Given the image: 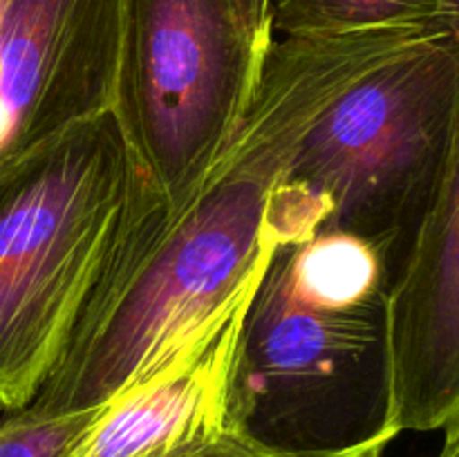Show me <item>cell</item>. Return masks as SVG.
Masks as SVG:
<instances>
[{"instance_id":"6da1fadb","label":"cell","mask_w":459,"mask_h":457,"mask_svg":"<svg viewBox=\"0 0 459 457\" xmlns=\"http://www.w3.org/2000/svg\"><path fill=\"white\" fill-rule=\"evenodd\" d=\"M424 34L273 39L247 115L191 200L173 211L142 175L70 348L31 401L49 410L108 406L251 294L287 242L273 195L309 125L354 81Z\"/></svg>"},{"instance_id":"7a4b0ae2","label":"cell","mask_w":459,"mask_h":457,"mask_svg":"<svg viewBox=\"0 0 459 457\" xmlns=\"http://www.w3.org/2000/svg\"><path fill=\"white\" fill-rule=\"evenodd\" d=\"M388 287L348 233L278 245L247 309L227 426L296 457L388 448Z\"/></svg>"},{"instance_id":"3957f363","label":"cell","mask_w":459,"mask_h":457,"mask_svg":"<svg viewBox=\"0 0 459 457\" xmlns=\"http://www.w3.org/2000/svg\"><path fill=\"white\" fill-rule=\"evenodd\" d=\"M143 170L115 112L0 161V401L27 406L70 348Z\"/></svg>"},{"instance_id":"277c9868","label":"cell","mask_w":459,"mask_h":457,"mask_svg":"<svg viewBox=\"0 0 459 457\" xmlns=\"http://www.w3.org/2000/svg\"><path fill=\"white\" fill-rule=\"evenodd\" d=\"M457 90L459 49L446 31L411 40L354 81L309 125L278 184L291 236L359 237L393 282L437 184Z\"/></svg>"},{"instance_id":"5b68a950","label":"cell","mask_w":459,"mask_h":457,"mask_svg":"<svg viewBox=\"0 0 459 457\" xmlns=\"http://www.w3.org/2000/svg\"><path fill=\"white\" fill-rule=\"evenodd\" d=\"M269 45L236 0H126L112 112L173 211L236 134Z\"/></svg>"},{"instance_id":"8992f818","label":"cell","mask_w":459,"mask_h":457,"mask_svg":"<svg viewBox=\"0 0 459 457\" xmlns=\"http://www.w3.org/2000/svg\"><path fill=\"white\" fill-rule=\"evenodd\" d=\"M390 428H459V90L446 157L388 289Z\"/></svg>"},{"instance_id":"52a82bcc","label":"cell","mask_w":459,"mask_h":457,"mask_svg":"<svg viewBox=\"0 0 459 457\" xmlns=\"http://www.w3.org/2000/svg\"><path fill=\"white\" fill-rule=\"evenodd\" d=\"M126 0H3L0 161L112 110Z\"/></svg>"},{"instance_id":"ba28073f","label":"cell","mask_w":459,"mask_h":457,"mask_svg":"<svg viewBox=\"0 0 459 457\" xmlns=\"http://www.w3.org/2000/svg\"><path fill=\"white\" fill-rule=\"evenodd\" d=\"M255 289L224 309L155 372L112 399L70 457H157L229 428L238 343Z\"/></svg>"},{"instance_id":"9c48e42d","label":"cell","mask_w":459,"mask_h":457,"mask_svg":"<svg viewBox=\"0 0 459 457\" xmlns=\"http://www.w3.org/2000/svg\"><path fill=\"white\" fill-rule=\"evenodd\" d=\"M272 30L282 36H336L444 30V22L439 0H272Z\"/></svg>"},{"instance_id":"30bf717a","label":"cell","mask_w":459,"mask_h":457,"mask_svg":"<svg viewBox=\"0 0 459 457\" xmlns=\"http://www.w3.org/2000/svg\"><path fill=\"white\" fill-rule=\"evenodd\" d=\"M103 410L106 406L49 410L34 401L21 408L0 401V457H70Z\"/></svg>"},{"instance_id":"8fae6325","label":"cell","mask_w":459,"mask_h":457,"mask_svg":"<svg viewBox=\"0 0 459 457\" xmlns=\"http://www.w3.org/2000/svg\"><path fill=\"white\" fill-rule=\"evenodd\" d=\"M377 451H384V448H377ZM157 457H296V455H287V453L273 451V448L263 446V444L254 442V439L245 437V435L236 433V430L224 428V430H218V433L204 435V437L191 439V442L170 448L169 453Z\"/></svg>"},{"instance_id":"7c38bea8","label":"cell","mask_w":459,"mask_h":457,"mask_svg":"<svg viewBox=\"0 0 459 457\" xmlns=\"http://www.w3.org/2000/svg\"><path fill=\"white\" fill-rule=\"evenodd\" d=\"M236 4L251 34L255 39L272 43V0H236Z\"/></svg>"},{"instance_id":"4fadbf2b","label":"cell","mask_w":459,"mask_h":457,"mask_svg":"<svg viewBox=\"0 0 459 457\" xmlns=\"http://www.w3.org/2000/svg\"><path fill=\"white\" fill-rule=\"evenodd\" d=\"M439 9H442L444 30L459 49V0H439Z\"/></svg>"},{"instance_id":"5bb4252c","label":"cell","mask_w":459,"mask_h":457,"mask_svg":"<svg viewBox=\"0 0 459 457\" xmlns=\"http://www.w3.org/2000/svg\"><path fill=\"white\" fill-rule=\"evenodd\" d=\"M363 457H384V451H372ZM437 457H459V428L453 433L444 435V446Z\"/></svg>"}]
</instances>
